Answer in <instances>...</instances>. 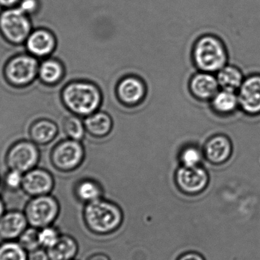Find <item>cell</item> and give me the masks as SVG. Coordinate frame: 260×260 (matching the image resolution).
<instances>
[{"label": "cell", "instance_id": "obj_1", "mask_svg": "<svg viewBox=\"0 0 260 260\" xmlns=\"http://www.w3.org/2000/svg\"><path fill=\"white\" fill-rule=\"evenodd\" d=\"M84 219L91 232L106 235L120 229L123 221V214L117 205L99 199L87 203L84 210Z\"/></svg>", "mask_w": 260, "mask_h": 260}, {"label": "cell", "instance_id": "obj_2", "mask_svg": "<svg viewBox=\"0 0 260 260\" xmlns=\"http://www.w3.org/2000/svg\"><path fill=\"white\" fill-rule=\"evenodd\" d=\"M194 61L197 67L206 73H216L227 65L229 55L223 41L213 35L200 37L194 44Z\"/></svg>", "mask_w": 260, "mask_h": 260}, {"label": "cell", "instance_id": "obj_3", "mask_svg": "<svg viewBox=\"0 0 260 260\" xmlns=\"http://www.w3.org/2000/svg\"><path fill=\"white\" fill-rule=\"evenodd\" d=\"M61 96L64 105L72 112L80 116L91 115L102 102L99 88L87 82L68 84L62 90Z\"/></svg>", "mask_w": 260, "mask_h": 260}, {"label": "cell", "instance_id": "obj_4", "mask_svg": "<svg viewBox=\"0 0 260 260\" xmlns=\"http://www.w3.org/2000/svg\"><path fill=\"white\" fill-rule=\"evenodd\" d=\"M40 62L30 53H20L8 59L3 67L6 82L15 88H23L31 85L38 76Z\"/></svg>", "mask_w": 260, "mask_h": 260}, {"label": "cell", "instance_id": "obj_5", "mask_svg": "<svg viewBox=\"0 0 260 260\" xmlns=\"http://www.w3.org/2000/svg\"><path fill=\"white\" fill-rule=\"evenodd\" d=\"M31 31L29 15L18 6L5 9L0 14V33L9 44H24Z\"/></svg>", "mask_w": 260, "mask_h": 260}, {"label": "cell", "instance_id": "obj_6", "mask_svg": "<svg viewBox=\"0 0 260 260\" xmlns=\"http://www.w3.org/2000/svg\"><path fill=\"white\" fill-rule=\"evenodd\" d=\"M29 226L40 229L52 225L59 216V202L50 194L30 197L24 209Z\"/></svg>", "mask_w": 260, "mask_h": 260}, {"label": "cell", "instance_id": "obj_7", "mask_svg": "<svg viewBox=\"0 0 260 260\" xmlns=\"http://www.w3.org/2000/svg\"><path fill=\"white\" fill-rule=\"evenodd\" d=\"M40 160L38 145L31 140H19L12 144L6 154L9 169L24 173L36 168Z\"/></svg>", "mask_w": 260, "mask_h": 260}, {"label": "cell", "instance_id": "obj_8", "mask_svg": "<svg viewBox=\"0 0 260 260\" xmlns=\"http://www.w3.org/2000/svg\"><path fill=\"white\" fill-rule=\"evenodd\" d=\"M84 156L82 145L79 141L70 140L59 142L51 153V162L56 169L69 171L80 165Z\"/></svg>", "mask_w": 260, "mask_h": 260}, {"label": "cell", "instance_id": "obj_9", "mask_svg": "<svg viewBox=\"0 0 260 260\" xmlns=\"http://www.w3.org/2000/svg\"><path fill=\"white\" fill-rule=\"evenodd\" d=\"M239 108L251 117L260 115V74H253L244 79L238 89Z\"/></svg>", "mask_w": 260, "mask_h": 260}, {"label": "cell", "instance_id": "obj_10", "mask_svg": "<svg viewBox=\"0 0 260 260\" xmlns=\"http://www.w3.org/2000/svg\"><path fill=\"white\" fill-rule=\"evenodd\" d=\"M54 187L53 176L44 168H35L24 173L21 190L30 197L50 194Z\"/></svg>", "mask_w": 260, "mask_h": 260}, {"label": "cell", "instance_id": "obj_11", "mask_svg": "<svg viewBox=\"0 0 260 260\" xmlns=\"http://www.w3.org/2000/svg\"><path fill=\"white\" fill-rule=\"evenodd\" d=\"M176 180L183 192L194 195L206 189L209 183V175L202 167L183 166L177 171Z\"/></svg>", "mask_w": 260, "mask_h": 260}, {"label": "cell", "instance_id": "obj_12", "mask_svg": "<svg viewBox=\"0 0 260 260\" xmlns=\"http://www.w3.org/2000/svg\"><path fill=\"white\" fill-rule=\"evenodd\" d=\"M24 44L27 53L38 59H46L56 49V38L50 30L36 29L30 32Z\"/></svg>", "mask_w": 260, "mask_h": 260}, {"label": "cell", "instance_id": "obj_13", "mask_svg": "<svg viewBox=\"0 0 260 260\" xmlns=\"http://www.w3.org/2000/svg\"><path fill=\"white\" fill-rule=\"evenodd\" d=\"M29 224L24 211L18 209L6 211L0 218V240L18 241Z\"/></svg>", "mask_w": 260, "mask_h": 260}, {"label": "cell", "instance_id": "obj_14", "mask_svg": "<svg viewBox=\"0 0 260 260\" xmlns=\"http://www.w3.org/2000/svg\"><path fill=\"white\" fill-rule=\"evenodd\" d=\"M233 145L225 135H216L211 138L205 147V156L209 162L220 165L225 163L232 157Z\"/></svg>", "mask_w": 260, "mask_h": 260}, {"label": "cell", "instance_id": "obj_15", "mask_svg": "<svg viewBox=\"0 0 260 260\" xmlns=\"http://www.w3.org/2000/svg\"><path fill=\"white\" fill-rule=\"evenodd\" d=\"M219 84L217 78L212 73H199L193 76L190 82L192 94L200 100H212L219 91Z\"/></svg>", "mask_w": 260, "mask_h": 260}, {"label": "cell", "instance_id": "obj_16", "mask_svg": "<svg viewBox=\"0 0 260 260\" xmlns=\"http://www.w3.org/2000/svg\"><path fill=\"white\" fill-rule=\"evenodd\" d=\"M143 82L135 77H127L119 84L117 94L119 99L126 105H134L140 102L145 95Z\"/></svg>", "mask_w": 260, "mask_h": 260}, {"label": "cell", "instance_id": "obj_17", "mask_svg": "<svg viewBox=\"0 0 260 260\" xmlns=\"http://www.w3.org/2000/svg\"><path fill=\"white\" fill-rule=\"evenodd\" d=\"M58 127L54 122L48 119H38L30 124L29 136L37 145H47L56 138Z\"/></svg>", "mask_w": 260, "mask_h": 260}, {"label": "cell", "instance_id": "obj_18", "mask_svg": "<svg viewBox=\"0 0 260 260\" xmlns=\"http://www.w3.org/2000/svg\"><path fill=\"white\" fill-rule=\"evenodd\" d=\"M79 250V245L74 238L69 235H61L57 242L47 250L50 260L74 259Z\"/></svg>", "mask_w": 260, "mask_h": 260}, {"label": "cell", "instance_id": "obj_19", "mask_svg": "<svg viewBox=\"0 0 260 260\" xmlns=\"http://www.w3.org/2000/svg\"><path fill=\"white\" fill-rule=\"evenodd\" d=\"M64 68L56 59L46 58L40 62L38 78L44 85L53 86L60 82L63 77Z\"/></svg>", "mask_w": 260, "mask_h": 260}, {"label": "cell", "instance_id": "obj_20", "mask_svg": "<svg viewBox=\"0 0 260 260\" xmlns=\"http://www.w3.org/2000/svg\"><path fill=\"white\" fill-rule=\"evenodd\" d=\"M212 106L217 114L229 116L239 108V100L236 91L222 89L212 99Z\"/></svg>", "mask_w": 260, "mask_h": 260}, {"label": "cell", "instance_id": "obj_21", "mask_svg": "<svg viewBox=\"0 0 260 260\" xmlns=\"http://www.w3.org/2000/svg\"><path fill=\"white\" fill-rule=\"evenodd\" d=\"M219 86L222 89L238 91L244 80V75L238 67L226 65L218 72L217 75Z\"/></svg>", "mask_w": 260, "mask_h": 260}, {"label": "cell", "instance_id": "obj_22", "mask_svg": "<svg viewBox=\"0 0 260 260\" xmlns=\"http://www.w3.org/2000/svg\"><path fill=\"white\" fill-rule=\"evenodd\" d=\"M85 129L95 136H105L112 128L111 117L103 112L91 114L85 120Z\"/></svg>", "mask_w": 260, "mask_h": 260}, {"label": "cell", "instance_id": "obj_23", "mask_svg": "<svg viewBox=\"0 0 260 260\" xmlns=\"http://www.w3.org/2000/svg\"><path fill=\"white\" fill-rule=\"evenodd\" d=\"M0 260H29V253L18 241H2Z\"/></svg>", "mask_w": 260, "mask_h": 260}, {"label": "cell", "instance_id": "obj_24", "mask_svg": "<svg viewBox=\"0 0 260 260\" xmlns=\"http://www.w3.org/2000/svg\"><path fill=\"white\" fill-rule=\"evenodd\" d=\"M76 194L79 200L89 203L101 199L102 191L98 183L91 180H84L76 186Z\"/></svg>", "mask_w": 260, "mask_h": 260}, {"label": "cell", "instance_id": "obj_25", "mask_svg": "<svg viewBox=\"0 0 260 260\" xmlns=\"http://www.w3.org/2000/svg\"><path fill=\"white\" fill-rule=\"evenodd\" d=\"M38 232L39 229L28 226L18 239V242L21 244V247L29 253L41 248Z\"/></svg>", "mask_w": 260, "mask_h": 260}, {"label": "cell", "instance_id": "obj_26", "mask_svg": "<svg viewBox=\"0 0 260 260\" xmlns=\"http://www.w3.org/2000/svg\"><path fill=\"white\" fill-rule=\"evenodd\" d=\"M85 124L77 117H67L63 123L64 133L70 139L80 141L85 135Z\"/></svg>", "mask_w": 260, "mask_h": 260}, {"label": "cell", "instance_id": "obj_27", "mask_svg": "<svg viewBox=\"0 0 260 260\" xmlns=\"http://www.w3.org/2000/svg\"><path fill=\"white\" fill-rule=\"evenodd\" d=\"M61 235L62 234L60 233L59 229L53 226V224L40 229L38 236H39V242L41 248L45 250L51 248L57 242Z\"/></svg>", "mask_w": 260, "mask_h": 260}, {"label": "cell", "instance_id": "obj_28", "mask_svg": "<svg viewBox=\"0 0 260 260\" xmlns=\"http://www.w3.org/2000/svg\"><path fill=\"white\" fill-rule=\"evenodd\" d=\"M24 174L15 170L9 169L2 179V183L7 190L15 192L21 189Z\"/></svg>", "mask_w": 260, "mask_h": 260}, {"label": "cell", "instance_id": "obj_29", "mask_svg": "<svg viewBox=\"0 0 260 260\" xmlns=\"http://www.w3.org/2000/svg\"><path fill=\"white\" fill-rule=\"evenodd\" d=\"M203 152L197 147L190 146L184 148L180 154V160L183 166L197 167L203 160Z\"/></svg>", "mask_w": 260, "mask_h": 260}, {"label": "cell", "instance_id": "obj_30", "mask_svg": "<svg viewBox=\"0 0 260 260\" xmlns=\"http://www.w3.org/2000/svg\"><path fill=\"white\" fill-rule=\"evenodd\" d=\"M18 8L27 15L35 13L39 8L38 0H20Z\"/></svg>", "mask_w": 260, "mask_h": 260}, {"label": "cell", "instance_id": "obj_31", "mask_svg": "<svg viewBox=\"0 0 260 260\" xmlns=\"http://www.w3.org/2000/svg\"><path fill=\"white\" fill-rule=\"evenodd\" d=\"M29 260H50L47 250L39 248L29 253Z\"/></svg>", "mask_w": 260, "mask_h": 260}, {"label": "cell", "instance_id": "obj_32", "mask_svg": "<svg viewBox=\"0 0 260 260\" xmlns=\"http://www.w3.org/2000/svg\"><path fill=\"white\" fill-rule=\"evenodd\" d=\"M177 260H206L203 255L197 252H188L181 255Z\"/></svg>", "mask_w": 260, "mask_h": 260}, {"label": "cell", "instance_id": "obj_33", "mask_svg": "<svg viewBox=\"0 0 260 260\" xmlns=\"http://www.w3.org/2000/svg\"><path fill=\"white\" fill-rule=\"evenodd\" d=\"M19 2L20 0H0V6H3L5 9L15 7L18 6Z\"/></svg>", "mask_w": 260, "mask_h": 260}, {"label": "cell", "instance_id": "obj_34", "mask_svg": "<svg viewBox=\"0 0 260 260\" xmlns=\"http://www.w3.org/2000/svg\"><path fill=\"white\" fill-rule=\"evenodd\" d=\"M87 260H111L109 256L104 253H95L88 258Z\"/></svg>", "mask_w": 260, "mask_h": 260}, {"label": "cell", "instance_id": "obj_35", "mask_svg": "<svg viewBox=\"0 0 260 260\" xmlns=\"http://www.w3.org/2000/svg\"><path fill=\"white\" fill-rule=\"evenodd\" d=\"M6 204L5 202L3 201V198L0 197V218L3 216V214L6 212Z\"/></svg>", "mask_w": 260, "mask_h": 260}, {"label": "cell", "instance_id": "obj_36", "mask_svg": "<svg viewBox=\"0 0 260 260\" xmlns=\"http://www.w3.org/2000/svg\"><path fill=\"white\" fill-rule=\"evenodd\" d=\"M1 183H2V179H1V177H0V185H1Z\"/></svg>", "mask_w": 260, "mask_h": 260}, {"label": "cell", "instance_id": "obj_37", "mask_svg": "<svg viewBox=\"0 0 260 260\" xmlns=\"http://www.w3.org/2000/svg\"><path fill=\"white\" fill-rule=\"evenodd\" d=\"M72 260H74V259H72Z\"/></svg>", "mask_w": 260, "mask_h": 260}]
</instances>
